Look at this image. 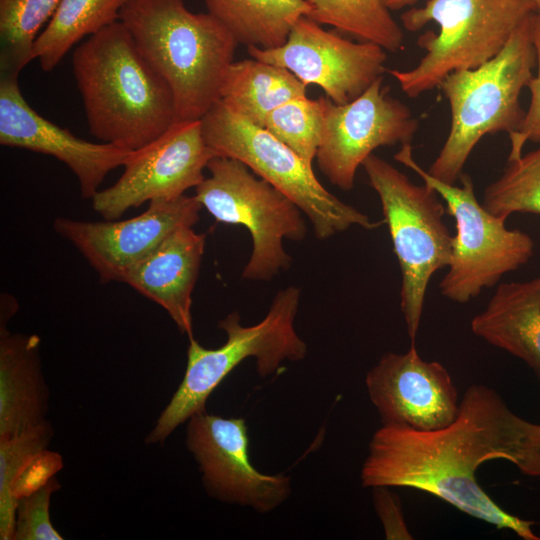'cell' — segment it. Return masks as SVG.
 I'll list each match as a JSON object with an SVG mask.
<instances>
[{
	"instance_id": "obj_30",
	"label": "cell",
	"mask_w": 540,
	"mask_h": 540,
	"mask_svg": "<svg viewBox=\"0 0 540 540\" xmlns=\"http://www.w3.org/2000/svg\"><path fill=\"white\" fill-rule=\"evenodd\" d=\"M532 40L536 53L537 74L528 84L531 102L527 113L516 131L509 134L511 149L508 160L519 158L527 141L540 142V14L532 21Z\"/></svg>"
},
{
	"instance_id": "obj_8",
	"label": "cell",
	"mask_w": 540,
	"mask_h": 540,
	"mask_svg": "<svg viewBox=\"0 0 540 540\" xmlns=\"http://www.w3.org/2000/svg\"><path fill=\"white\" fill-rule=\"evenodd\" d=\"M201 125L204 139L216 156L243 162L258 177L288 196L309 218L317 239H328L352 226L373 230L384 223L372 221L339 200L291 148L221 101L203 116Z\"/></svg>"
},
{
	"instance_id": "obj_5",
	"label": "cell",
	"mask_w": 540,
	"mask_h": 540,
	"mask_svg": "<svg viewBox=\"0 0 540 540\" xmlns=\"http://www.w3.org/2000/svg\"><path fill=\"white\" fill-rule=\"evenodd\" d=\"M300 296L294 286L280 290L266 316L252 326L241 325L238 312L230 313L218 324L227 336L219 348H204L190 338L184 377L145 443L162 444L179 425L205 411L210 394L245 359H256L257 372L263 378L276 373L285 360H303L307 345L294 325Z\"/></svg>"
},
{
	"instance_id": "obj_25",
	"label": "cell",
	"mask_w": 540,
	"mask_h": 540,
	"mask_svg": "<svg viewBox=\"0 0 540 540\" xmlns=\"http://www.w3.org/2000/svg\"><path fill=\"white\" fill-rule=\"evenodd\" d=\"M61 0H0V78H18L34 59L37 33Z\"/></svg>"
},
{
	"instance_id": "obj_29",
	"label": "cell",
	"mask_w": 540,
	"mask_h": 540,
	"mask_svg": "<svg viewBox=\"0 0 540 540\" xmlns=\"http://www.w3.org/2000/svg\"><path fill=\"white\" fill-rule=\"evenodd\" d=\"M60 489L55 476L17 501L13 540H62L50 520L51 495Z\"/></svg>"
},
{
	"instance_id": "obj_17",
	"label": "cell",
	"mask_w": 540,
	"mask_h": 540,
	"mask_svg": "<svg viewBox=\"0 0 540 540\" xmlns=\"http://www.w3.org/2000/svg\"><path fill=\"white\" fill-rule=\"evenodd\" d=\"M0 144L55 157L77 177L82 198L90 200L106 175L124 166L133 152L80 139L48 121L27 103L18 78H0Z\"/></svg>"
},
{
	"instance_id": "obj_10",
	"label": "cell",
	"mask_w": 540,
	"mask_h": 540,
	"mask_svg": "<svg viewBox=\"0 0 540 540\" xmlns=\"http://www.w3.org/2000/svg\"><path fill=\"white\" fill-rule=\"evenodd\" d=\"M207 169L209 176L194 188V196L216 221L242 225L251 235L252 251L242 277L270 280L287 270L291 258L283 240L301 241L307 234L300 208L237 159L215 156Z\"/></svg>"
},
{
	"instance_id": "obj_24",
	"label": "cell",
	"mask_w": 540,
	"mask_h": 540,
	"mask_svg": "<svg viewBox=\"0 0 540 540\" xmlns=\"http://www.w3.org/2000/svg\"><path fill=\"white\" fill-rule=\"evenodd\" d=\"M308 17L329 25L360 42L389 52L403 49L404 34L382 0H306Z\"/></svg>"
},
{
	"instance_id": "obj_19",
	"label": "cell",
	"mask_w": 540,
	"mask_h": 540,
	"mask_svg": "<svg viewBox=\"0 0 540 540\" xmlns=\"http://www.w3.org/2000/svg\"><path fill=\"white\" fill-rule=\"evenodd\" d=\"M40 338L0 326V440L47 420L49 389L42 372Z\"/></svg>"
},
{
	"instance_id": "obj_3",
	"label": "cell",
	"mask_w": 540,
	"mask_h": 540,
	"mask_svg": "<svg viewBox=\"0 0 540 540\" xmlns=\"http://www.w3.org/2000/svg\"><path fill=\"white\" fill-rule=\"evenodd\" d=\"M120 21L169 85L176 121H196L220 100L239 45L212 15L193 13L184 0H131Z\"/></svg>"
},
{
	"instance_id": "obj_16",
	"label": "cell",
	"mask_w": 540,
	"mask_h": 540,
	"mask_svg": "<svg viewBox=\"0 0 540 540\" xmlns=\"http://www.w3.org/2000/svg\"><path fill=\"white\" fill-rule=\"evenodd\" d=\"M365 384L382 425L436 430L458 413V391L448 370L421 358L415 343L405 353H385L366 374Z\"/></svg>"
},
{
	"instance_id": "obj_33",
	"label": "cell",
	"mask_w": 540,
	"mask_h": 540,
	"mask_svg": "<svg viewBox=\"0 0 540 540\" xmlns=\"http://www.w3.org/2000/svg\"><path fill=\"white\" fill-rule=\"evenodd\" d=\"M17 301L7 293L1 294L0 326H7L8 320L17 311Z\"/></svg>"
},
{
	"instance_id": "obj_14",
	"label": "cell",
	"mask_w": 540,
	"mask_h": 540,
	"mask_svg": "<svg viewBox=\"0 0 540 540\" xmlns=\"http://www.w3.org/2000/svg\"><path fill=\"white\" fill-rule=\"evenodd\" d=\"M186 446L198 464L205 491L213 498L267 513L291 493L283 474H263L250 462L244 418H225L205 411L187 420Z\"/></svg>"
},
{
	"instance_id": "obj_11",
	"label": "cell",
	"mask_w": 540,
	"mask_h": 540,
	"mask_svg": "<svg viewBox=\"0 0 540 540\" xmlns=\"http://www.w3.org/2000/svg\"><path fill=\"white\" fill-rule=\"evenodd\" d=\"M384 76L359 97L336 104L319 97L323 115L317 164L331 184L349 191L358 168L382 146L411 143L419 120L404 103L389 93Z\"/></svg>"
},
{
	"instance_id": "obj_9",
	"label": "cell",
	"mask_w": 540,
	"mask_h": 540,
	"mask_svg": "<svg viewBox=\"0 0 540 540\" xmlns=\"http://www.w3.org/2000/svg\"><path fill=\"white\" fill-rule=\"evenodd\" d=\"M394 159L432 187L445 202L446 213L455 220L451 261L439 284L442 296L456 303H467L531 258L534 248L531 237L520 230L508 229L505 218L487 211L478 202L469 175L460 176V186L432 177L413 158L411 143L401 145Z\"/></svg>"
},
{
	"instance_id": "obj_2",
	"label": "cell",
	"mask_w": 540,
	"mask_h": 540,
	"mask_svg": "<svg viewBox=\"0 0 540 540\" xmlns=\"http://www.w3.org/2000/svg\"><path fill=\"white\" fill-rule=\"evenodd\" d=\"M72 66L89 131L101 142L138 150L175 123L169 85L120 20L81 43Z\"/></svg>"
},
{
	"instance_id": "obj_26",
	"label": "cell",
	"mask_w": 540,
	"mask_h": 540,
	"mask_svg": "<svg viewBox=\"0 0 540 540\" xmlns=\"http://www.w3.org/2000/svg\"><path fill=\"white\" fill-rule=\"evenodd\" d=\"M482 205L505 219L516 212L540 215V147L508 160L502 175L486 187Z\"/></svg>"
},
{
	"instance_id": "obj_28",
	"label": "cell",
	"mask_w": 540,
	"mask_h": 540,
	"mask_svg": "<svg viewBox=\"0 0 540 540\" xmlns=\"http://www.w3.org/2000/svg\"><path fill=\"white\" fill-rule=\"evenodd\" d=\"M323 115L319 99L290 100L275 108L264 128L291 148L309 167L320 145Z\"/></svg>"
},
{
	"instance_id": "obj_22",
	"label": "cell",
	"mask_w": 540,
	"mask_h": 540,
	"mask_svg": "<svg viewBox=\"0 0 540 540\" xmlns=\"http://www.w3.org/2000/svg\"><path fill=\"white\" fill-rule=\"evenodd\" d=\"M238 44L263 49L283 45L295 22L307 16L306 0H204Z\"/></svg>"
},
{
	"instance_id": "obj_31",
	"label": "cell",
	"mask_w": 540,
	"mask_h": 540,
	"mask_svg": "<svg viewBox=\"0 0 540 540\" xmlns=\"http://www.w3.org/2000/svg\"><path fill=\"white\" fill-rule=\"evenodd\" d=\"M60 454L48 449L35 455L23 468L13 485V495L18 499L45 485L62 468Z\"/></svg>"
},
{
	"instance_id": "obj_34",
	"label": "cell",
	"mask_w": 540,
	"mask_h": 540,
	"mask_svg": "<svg viewBox=\"0 0 540 540\" xmlns=\"http://www.w3.org/2000/svg\"><path fill=\"white\" fill-rule=\"evenodd\" d=\"M384 5L390 10V11H396L403 9L407 6H412L415 4L418 0H382Z\"/></svg>"
},
{
	"instance_id": "obj_36",
	"label": "cell",
	"mask_w": 540,
	"mask_h": 540,
	"mask_svg": "<svg viewBox=\"0 0 540 540\" xmlns=\"http://www.w3.org/2000/svg\"><path fill=\"white\" fill-rule=\"evenodd\" d=\"M538 279H539V283H540V276L538 277Z\"/></svg>"
},
{
	"instance_id": "obj_6",
	"label": "cell",
	"mask_w": 540,
	"mask_h": 540,
	"mask_svg": "<svg viewBox=\"0 0 540 540\" xmlns=\"http://www.w3.org/2000/svg\"><path fill=\"white\" fill-rule=\"evenodd\" d=\"M527 0H428L423 7L401 14L404 28L414 32L429 22L439 32L427 31L417 41L426 50L412 69H389L408 97L439 87L457 70L474 69L498 55L512 33L532 13Z\"/></svg>"
},
{
	"instance_id": "obj_23",
	"label": "cell",
	"mask_w": 540,
	"mask_h": 540,
	"mask_svg": "<svg viewBox=\"0 0 540 540\" xmlns=\"http://www.w3.org/2000/svg\"><path fill=\"white\" fill-rule=\"evenodd\" d=\"M130 1L61 0L35 41L34 58L44 71H52L83 37L119 21L122 8Z\"/></svg>"
},
{
	"instance_id": "obj_1",
	"label": "cell",
	"mask_w": 540,
	"mask_h": 540,
	"mask_svg": "<svg viewBox=\"0 0 540 540\" xmlns=\"http://www.w3.org/2000/svg\"><path fill=\"white\" fill-rule=\"evenodd\" d=\"M503 459L523 475L540 478V422L513 412L483 384L469 386L455 419L429 431L381 425L373 434L361 469L363 487L412 488L427 492L459 511L512 531L523 540H540L534 521L501 508L480 486L479 467Z\"/></svg>"
},
{
	"instance_id": "obj_18",
	"label": "cell",
	"mask_w": 540,
	"mask_h": 540,
	"mask_svg": "<svg viewBox=\"0 0 540 540\" xmlns=\"http://www.w3.org/2000/svg\"><path fill=\"white\" fill-rule=\"evenodd\" d=\"M206 236L192 226L173 231L149 255L133 265L123 283L160 305L182 334L193 338L192 292Z\"/></svg>"
},
{
	"instance_id": "obj_20",
	"label": "cell",
	"mask_w": 540,
	"mask_h": 540,
	"mask_svg": "<svg viewBox=\"0 0 540 540\" xmlns=\"http://www.w3.org/2000/svg\"><path fill=\"white\" fill-rule=\"evenodd\" d=\"M472 332L524 361L540 381V283L500 284L485 309L471 321Z\"/></svg>"
},
{
	"instance_id": "obj_27",
	"label": "cell",
	"mask_w": 540,
	"mask_h": 540,
	"mask_svg": "<svg viewBox=\"0 0 540 540\" xmlns=\"http://www.w3.org/2000/svg\"><path fill=\"white\" fill-rule=\"evenodd\" d=\"M54 430L46 420L17 436L0 440V539L13 540L17 500L13 485L25 465L48 449Z\"/></svg>"
},
{
	"instance_id": "obj_13",
	"label": "cell",
	"mask_w": 540,
	"mask_h": 540,
	"mask_svg": "<svg viewBox=\"0 0 540 540\" xmlns=\"http://www.w3.org/2000/svg\"><path fill=\"white\" fill-rule=\"evenodd\" d=\"M251 58L289 70L304 85L319 86L336 104L359 97L387 71L386 50L327 31L308 16L293 25L276 48L248 46Z\"/></svg>"
},
{
	"instance_id": "obj_7",
	"label": "cell",
	"mask_w": 540,
	"mask_h": 540,
	"mask_svg": "<svg viewBox=\"0 0 540 540\" xmlns=\"http://www.w3.org/2000/svg\"><path fill=\"white\" fill-rule=\"evenodd\" d=\"M362 166L381 202L402 276L400 306L415 343L429 281L452 257L453 236L443 220L446 207L432 187L415 184L377 155L368 156Z\"/></svg>"
},
{
	"instance_id": "obj_32",
	"label": "cell",
	"mask_w": 540,
	"mask_h": 540,
	"mask_svg": "<svg viewBox=\"0 0 540 540\" xmlns=\"http://www.w3.org/2000/svg\"><path fill=\"white\" fill-rule=\"evenodd\" d=\"M373 496L386 539H414L406 524L398 495L393 493L390 487L379 486L373 488Z\"/></svg>"
},
{
	"instance_id": "obj_12",
	"label": "cell",
	"mask_w": 540,
	"mask_h": 540,
	"mask_svg": "<svg viewBox=\"0 0 540 540\" xmlns=\"http://www.w3.org/2000/svg\"><path fill=\"white\" fill-rule=\"evenodd\" d=\"M215 153L207 145L201 120L175 122L148 145L134 150L124 172L91 199L104 220H116L128 209L153 200H173L197 187Z\"/></svg>"
},
{
	"instance_id": "obj_21",
	"label": "cell",
	"mask_w": 540,
	"mask_h": 540,
	"mask_svg": "<svg viewBox=\"0 0 540 540\" xmlns=\"http://www.w3.org/2000/svg\"><path fill=\"white\" fill-rule=\"evenodd\" d=\"M306 87L285 68L254 58L244 59L229 66L219 101L247 121L264 127L275 108L307 96Z\"/></svg>"
},
{
	"instance_id": "obj_15",
	"label": "cell",
	"mask_w": 540,
	"mask_h": 540,
	"mask_svg": "<svg viewBox=\"0 0 540 540\" xmlns=\"http://www.w3.org/2000/svg\"><path fill=\"white\" fill-rule=\"evenodd\" d=\"M202 205L195 196L153 200L140 215L122 221L58 217L53 228L87 260L102 283L122 282L127 271L173 231L194 226Z\"/></svg>"
},
{
	"instance_id": "obj_4",
	"label": "cell",
	"mask_w": 540,
	"mask_h": 540,
	"mask_svg": "<svg viewBox=\"0 0 540 540\" xmlns=\"http://www.w3.org/2000/svg\"><path fill=\"white\" fill-rule=\"evenodd\" d=\"M529 15L494 58L474 69L447 75L440 88L451 110L450 132L427 170L455 184L476 144L488 134L517 130L524 118L520 95L533 77L536 53Z\"/></svg>"
},
{
	"instance_id": "obj_35",
	"label": "cell",
	"mask_w": 540,
	"mask_h": 540,
	"mask_svg": "<svg viewBox=\"0 0 540 540\" xmlns=\"http://www.w3.org/2000/svg\"><path fill=\"white\" fill-rule=\"evenodd\" d=\"M534 4L536 8V13L540 14V0H527Z\"/></svg>"
}]
</instances>
